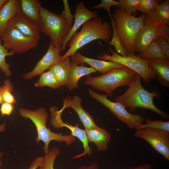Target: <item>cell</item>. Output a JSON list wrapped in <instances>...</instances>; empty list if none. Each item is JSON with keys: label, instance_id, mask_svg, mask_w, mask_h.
Returning a JSON list of instances; mask_svg holds the SVG:
<instances>
[{"label": "cell", "instance_id": "cell-39", "mask_svg": "<svg viewBox=\"0 0 169 169\" xmlns=\"http://www.w3.org/2000/svg\"><path fill=\"white\" fill-rule=\"evenodd\" d=\"M76 169H99V165L97 162L95 161L88 166H81Z\"/></svg>", "mask_w": 169, "mask_h": 169}, {"label": "cell", "instance_id": "cell-21", "mask_svg": "<svg viewBox=\"0 0 169 169\" xmlns=\"http://www.w3.org/2000/svg\"><path fill=\"white\" fill-rule=\"evenodd\" d=\"M70 71L69 76L66 86L69 91H72L78 86V81L80 78L85 75H89L90 74L97 72L92 67H88L77 65L73 62L70 64Z\"/></svg>", "mask_w": 169, "mask_h": 169}, {"label": "cell", "instance_id": "cell-12", "mask_svg": "<svg viewBox=\"0 0 169 169\" xmlns=\"http://www.w3.org/2000/svg\"><path fill=\"white\" fill-rule=\"evenodd\" d=\"M60 51L56 47L53 42L51 41L45 55L37 63L33 69L24 74L23 78L29 80L36 76L40 75L45 70L49 69L61 61L62 56L60 55Z\"/></svg>", "mask_w": 169, "mask_h": 169}, {"label": "cell", "instance_id": "cell-28", "mask_svg": "<svg viewBox=\"0 0 169 169\" xmlns=\"http://www.w3.org/2000/svg\"><path fill=\"white\" fill-rule=\"evenodd\" d=\"M146 123L141 124L136 128L138 130L146 128H151L164 130L169 132V121H164L161 120H152L148 119H145Z\"/></svg>", "mask_w": 169, "mask_h": 169}, {"label": "cell", "instance_id": "cell-7", "mask_svg": "<svg viewBox=\"0 0 169 169\" xmlns=\"http://www.w3.org/2000/svg\"><path fill=\"white\" fill-rule=\"evenodd\" d=\"M109 49L110 52L100 53L98 55V59L120 64L135 72L146 83L150 82L156 76L148 66L149 60L142 59L139 54L123 56L117 54L110 47Z\"/></svg>", "mask_w": 169, "mask_h": 169}, {"label": "cell", "instance_id": "cell-33", "mask_svg": "<svg viewBox=\"0 0 169 169\" xmlns=\"http://www.w3.org/2000/svg\"><path fill=\"white\" fill-rule=\"evenodd\" d=\"M3 83L5 85V88L3 95L4 102L14 104L17 102V101L12 93L13 88V86L8 79L5 80Z\"/></svg>", "mask_w": 169, "mask_h": 169}, {"label": "cell", "instance_id": "cell-1", "mask_svg": "<svg viewBox=\"0 0 169 169\" xmlns=\"http://www.w3.org/2000/svg\"><path fill=\"white\" fill-rule=\"evenodd\" d=\"M63 2L64 9L60 14L54 13L45 8L40 9V31L49 37L61 52L64 41L72 26L74 15L71 13L68 0Z\"/></svg>", "mask_w": 169, "mask_h": 169}, {"label": "cell", "instance_id": "cell-38", "mask_svg": "<svg viewBox=\"0 0 169 169\" xmlns=\"http://www.w3.org/2000/svg\"><path fill=\"white\" fill-rule=\"evenodd\" d=\"M44 161L43 156L37 157L32 162L28 169H37L38 168L42 167Z\"/></svg>", "mask_w": 169, "mask_h": 169}, {"label": "cell", "instance_id": "cell-25", "mask_svg": "<svg viewBox=\"0 0 169 169\" xmlns=\"http://www.w3.org/2000/svg\"><path fill=\"white\" fill-rule=\"evenodd\" d=\"M139 55L145 60L167 59L154 40L146 49L140 53Z\"/></svg>", "mask_w": 169, "mask_h": 169}, {"label": "cell", "instance_id": "cell-3", "mask_svg": "<svg viewBox=\"0 0 169 169\" xmlns=\"http://www.w3.org/2000/svg\"><path fill=\"white\" fill-rule=\"evenodd\" d=\"M102 21L101 17L98 16L85 23L81 30L71 38L68 45L69 49L61 61L74 55L78 50L94 40L101 39L105 43L108 42L112 32L111 27Z\"/></svg>", "mask_w": 169, "mask_h": 169}, {"label": "cell", "instance_id": "cell-9", "mask_svg": "<svg viewBox=\"0 0 169 169\" xmlns=\"http://www.w3.org/2000/svg\"><path fill=\"white\" fill-rule=\"evenodd\" d=\"M3 45L11 51L23 54L37 47L39 40L25 35L16 28L6 27L1 36Z\"/></svg>", "mask_w": 169, "mask_h": 169}, {"label": "cell", "instance_id": "cell-4", "mask_svg": "<svg viewBox=\"0 0 169 169\" xmlns=\"http://www.w3.org/2000/svg\"><path fill=\"white\" fill-rule=\"evenodd\" d=\"M19 113L22 117L29 119L34 124L37 132L36 141L37 143L41 141L44 142V145L43 149L45 154L49 151V144L52 141L59 142H64L66 146H69L76 140L75 137L71 134L62 135L53 132L48 128L46 124L48 113L43 107L33 110L21 108L19 109Z\"/></svg>", "mask_w": 169, "mask_h": 169}, {"label": "cell", "instance_id": "cell-43", "mask_svg": "<svg viewBox=\"0 0 169 169\" xmlns=\"http://www.w3.org/2000/svg\"><path fill=\"white\" fill-rule=\"evenodd\" d=\"M7 0H0V10Z\"/></svg>", "mask_w": 169, "mask_h": 169}, {"label": "cell", "instance_id": "cell-11", "mask_svg": "<svg viewBox=\"0 0 169 169\" xmlns=\"http://www.w3.org/2000/svg\"><path fill=\"white\" fill-rule=\"evenodd\" d=\"M50 110L51 112V125L54 128L58 129L63 127L68 128L70 130L71 134L75 137L78 138L83 144L84 150L83 152L74 156L73 159H76L86 155L91 156L93 153V151L91 147L89 146V142L84 130L80 128L77 123L75 125H73L68 123L64 122L61 117L62 112L58 110L57 107L53 106Z\"/></svg>", "mask_w": 169, "mask_h": 169}, {"label": "cell", "instance_id": "cell-29", "mask_svg": "<svg viewBox=\"0 0 169 169\" xmlns=\"http://www.w3.org/2000/svg\"><path fill=\"white\" fill-rule=\"evenodd\" d=\"M111 25L112 28V37L109 44L113 46L116 53L123 56H127L126 52L123 46L117 33L115 25V22L112 17L110 18Z\"/></svg>", "mask_w": 169, "mask_h": 169}, {"label": "cell", "instance_id": "cell-41", "mask_svg": "<svg viewBox=\"0 0 169 169\" xmlns=\"http://www.w3.org/2000/svg\"><path fill=\"white\" fill-rule=\"evenodd\" d=\"M5 88V85L4 84L2 86L0 87V104H2L4 102L3 95Z\"/></svg>", "mask_w": 169, "mask_h": 169}, {"label": "cell", "instance_id": "cell-13", "mask_svg": "<svg viewBox=\"0 0 169 169\" xmlns=\"http://www.w3.org/2000/svg\"><path fill=\"white\" fill-rule=\"evenodd\" d=\"M6 27L14 28L26 36L39 41L40 31L38 25L28 20L20 11L11 18Z\"/></svg>", "mask_w": 169, "mask_h": 169}, {"label": "cell", "instance_id": "cell-37", "mask_svg": "<svg viewBox=\"0 0 169 169\" xmlns=\"http://www.w3.org/2000/svg\"><path fill=\"white\" fill-rule=\"evenodd\" d=\"M14 109L13 104L4 102L1 104L0 109V114L2 117L5 115H9Z\"/></svg>", "mask_w": 169, "mask_h": 169}, {"label": "cell", "instance_id": "cell-46", "mask_svg": "<svg viewBox=\"0 0 169 169\" xmlns=\"http://www.w3.org/2000/svg\"><path fill=\"white\" fill-rule=\"evenodd\" d=\"M0 70H1V69H0Z\"/></svg>", "mask_w": 169, "mask_h": 169}, {"label": "cell", "instance_id": "cell-40", "mask_svg": "<svg viewBox=\"0 0 169 169\" xmlns=\"http://www.w3.org/2000/svg\"><path fill=\"white\" fill-rule=\"evenodd\" d=\"M152 166L151 164L147 163L134 167H131L126 169H152Z\"/></svg>", "mask_w": 169, "mask_h": 169}, {"label": "cell", "instance_id": "cell-31", "mask_svg": "<svg viewBox=\"0 0 169 169\" xmlns=\"http://www.w3.org/2000/svg\"><path fill=\"white\" fill-rule=\"evenodd\" d=\"M140 0H119V8L124 11L127 15H131L138 10Z\"/></svg>", "mask_w": 169, "mask_h": 169}, {"label": "cell", "instance_id": "cell-20", "mask_svg": "<svg viewBox=\"0 0 169 169\" xmlns=\"http://www.w3.org/2000/svg\"><path fill=\"white\" fill-rule=\"evenodd\" d=\"M21 11L20 0H7L0 10V38L9 20Z\"/></svg>", "mask_w": 169, "mask_h": 169}, {"label": "cell", "instance_id": "cell-16", "mask_svg": "<svg viewBox=\"0 0 169 169\" xmlns=\"http://www.w3.org/2000/svg\"><path fill=\"white\" fill-rule=\"evenodd\" d=\"M82 99L78 95L74 96L72 99L71 96L63 99V106L59 110L63 112L68 108H73L77 113L85 128H93L97 125L95 124L92 116L86 111L81 106Z\"/></svg>", "mask_w": 169, "mask_h": 169}, {"label": "cell", "instance_id": "cell-19", "mask_svg": "<svg viewBox=\"0 0 169 169\" xmlns=\"http://www.w3.org/2000/svg\"><path fill=\"white\" fill-rule=\"evenodd\" d=\"M160 23L169 25V1L159 4L155 10L146 15L144 24L156 27Z\"/></svg>", "mask_w": 169, "mask_h": 169}, {"label": "cell", "instance_id": "cell-17", "mask_svg": "<svg viewBox=\"0 0 169 169\" xmlns=\"http://www.w3.org/2000/svg\"><path fill=\"white\" fill-rule=\"evenodd\" d=\"M157 36L156 27L144 24L134 41L133 47L135 52L140 53L143 51L155 40Z\"/></svg>", "mask_w": 169, "mask_h": 169}, {"label": "cell", "instance_id": "cell-35", "mask_svg": "<svg viewBox=\"0 0 169 169\" xmlns=\"http://www.w3.org/2000/svg\"><path fill=\"white\" fill-rule=\"evenodd\" d=\"M154 41L166 58L169 59V43L160 36H157Z\"/></svg>", "mask_w": 169, "mask_h": 169}, {"label": "cell", "instance_id": "cell-2", "mask_svg": "<svg viewBox=\"0 0 169 169\" xmlns=\"http://www.w3.org/2000/svg\"><path fill=\"white\" fill-rule=\"evenodd\" d=\"M141 77L137 74L132 80L125 93L116 97L115 101L125 107H128L131 111L138 108L151 110L164 119H168L169 115L157 108L153 103V99L160 98L159 92L155 90L152 92L146 90L141 83Z\"/></svg>", "mask_w": 169, "mask_h": 169}, {"label": "cell", "instance_id": "cell-6", "mask_svg": "<svg viewBox=\"0 0 169 169\" xmlns=\"http://www.w3.org/2000/svg\"><path fill=\"white\" fill-rule=\"evenodd\" d=\"M137 73L126 67L110 70L101 75L96 77L88 75L84 83L95 89L105 92L107 95L113 96L112 93L118 87L129 86Z\"/></svg>", "mask_w": 169, "mask_h": 169}, {"label": "cell", "instance_id": "cell-15", "mask_svg": "<svg viewBox=\"0 0 169 169\" xmlns=\"http://www.w3.org/2000/svg\"><path fill=\"white\" fill-rule=\"evenodd\" d=\"M71 59L72 62L75 64L78 65H83L84 63H86L95 69L97 71L102 74L113 69L126 67L124 65L115 62L89 58L79 52H76L72 56Z\"/></svg>", "mask_w": 169, "mask_h": 169}, {"label": "cell", "instance_id": "cell-44", "mask_svg": "<svg viewBox=\"0 0 169 169\" xmlns=\"http://www.w3.org/2000/svg\"><path fill=\"white\" fill-rule=\"evenodd\" d=\"M3 154H4L3 152H0V169H1V167L2 165V162L1 161V158L3 156Z\"/></svg>", "mask_w": 169, "mask_h": 169}, {"label": "cell", "instance_id": "cell-18", "mask_svg": "<svg viewBox=\"0 0 169 169\" xmlns=\"http://www.w3.org/2000/svg\"><path fill=\"white\" fill-rule=\"evenodd\" d=\"M89 142L93 143L100 151L106 150L111 139V135L104 128L98 126L84 129Z\"/></svg>", "mask_w": 169, "mask_h": 169}, {"label": "cell", "instance_id": "cell-23", "mask_svg": "<svg viewBox=\"0 0 169 169\" xmlns=\"http://www.w3.org/2000/svg\"><path fill=\"white\" fill-rule=\"evenodd\" d=\"M21 11L31 22L38 25L41 4L38 0H20Z\"/></svg>", "mask_w": 169, "mask_h": 169}, {"label": "cell", "instance_id": "cell-8", "mask_svg": "<svg viewBox=\"0 0 169 169\" xmlns=\"http://www.w3.org/2000/svg\"><path fill=\"white\" fill-rule=\"evenodd\" d=\"M88 92L92 98L107 108L118 119L130 129H136L138 125L142 124L145 120L141 115L130 113L120 103L109 100L106 95L98 94L91 89H89Z\"/></svg>", "mask_w": 169, "mask_h": 169}, {"label": "cell", "instance_id": "cell-27", "mask_svg": "<svg viewBox=\"0 0 169 169\" xmlns=\"http://www.w3.org/2000/svg\"><path fill=\"white\" fill-rule=\"evenodd\" d=\"M9 50L3 45L0 38V69L7 77L11 75L12 72L10 69V65L6 62L5 58L7 56H12L15 53L12 51L8 52Z\"/></svg>", "mask_w": 169, "mask_h": 169}, {"label": "cell", "instance_id": "cell-24", "mask_svg": "<svg viewBox=\"0 0 169 169\" xmlns=\"http://www.w3.org/2000/svg\"><path fill=\"white\" fill-rule=\"evenodd\" d=\"M70 62L69 57H67L49 69L56 78L61 86H66L68 81L70 71Z\"/></svg>", "mask_w": 169, "mask_h": 169}, {"label": "cell", "instance_id": "cell-26", "mask_svg": "<svg viewBox=\"0 0 169 169\" xmlns=\"http://www.w3.org/2000/svg\"><path fill=\"white\" fill-rule=\"evenodd\" d=\"M40 75L39 79L35 84L36 87L47 86L54 89H57L60 87L58 80L50 70L43 72Z\"/></svg>", "mask_w": 169, "mask_h": 169}, {"label": "cell", "instance_id": "cell-10", "mask_svg": "<svg viewBox=\"0 0 169 169\" xmlns=\"http://www.w3.org/2000/svg\"><path fill=\"white\" fill-rule=\"evenodd\" d=\"M134 136L146 141L155 150L169 161V132L146 128L136 130Z\"/></svg>", "mask_w": 169, "mask_h": 169}, {"label": "cell", "instance_id": "cell-30", "mask_svg": "<svg viewBox=\"0 0 169 169\" xmlns=\"http://www.w3.org/2000/svg\"><path fill=\"white\" fill-rule=\"evenodd\" d=\"M60 153V149L54 147L49 150L48 152L45 154L42 167L43 169H54V164L55 159Z\"/></svg>", "mask_w": 169, "mask_h": 169}, {"label": "cell", "instance_id": "cell-22", "mask_svg": "<svg viewBox=\"0 0 169 169\" xmlns=\"http://www.w3.org/2000/svg\"><path fill=\"white\" fill-rule=\"evenodd\" d=\"M148 64L161 84L169 87V59H150L149 60Z\"/></svg>", "mask_w": 169, "mask_h": 169}, {"label": "cell", "instance_id": "cell-14", "mask_svg": "<svg viewBox=\"0 0 169 169\" xmlns=\"http://www.w3.org/2000/svg\"><path fill=\"white\" fill-rule=\"evenodd\" d=\"M98 16V13L97 11L89 10L83 2H79L75 7V13L74 15V23L64 41L61 52L65 50L71 38L82 25L88 20Z\"/></svg>", "mask_w": 169, "mask_h": 169}, {"label": "cell", "instance_id": "cell-32", "mask_svg": "<svg viewBox=\"0 0 169 169\" xmlns=\"http://www.w3.org/2000/svg\"><path fill=\"white\" fill-rule=\"evenodd\" d=\"M158 4L156 0H140L138 10L147 15L153 12Z\"/></svg>", "mask_w": 169, "mask_h": 169}, {"label": "cell", "instance_id": "cell-36", "mask_svg": "<svg viewBox=\"0 0 169 169\" xmlns=\"http://www.w3.org/2000/svg\"><path fill=\"white\" fill-rule=\"evenodd\" d=\"M157 36L161 37L169 43V25L164 23H160L156 26Z\"/></svg>", "mask_w": 169, "mask_h": 169}, {"label": "cell", "instance_id": "cell-5", "mask_svg": "<svg viewBox=\"0 0 169 169\" xmlns=\"http://www.w3.org/2000/svg\"><path fill=\"white\" fill-rule=\"evenodd\" d=\"M136 13L128 15L124 10L118 8L112 14L117 33L127 56L135 54L133 47L134 41L144 25L146 16V14H143L137 17Z\"/></svg>", "mask_w": 169, "mask_h": 169}, {"label": "cell", "instance_id": "cell-45", "mask_svg": "<svg viewBox=\"0 0 169 169\" xmlns=\"http://www.w3.org/2000/svg\"><path fill=\"white\" fill-rule=\"evenodd\" d=\"M38 169H43V167H42V166L39 167V168Z\"/></svg>", "mask_w": 169, "mask_h": 169}, {"label": "cell", "instance_id": "cell-34", "mask_svg": "<svg viewBox=\"0 0 169 169\" xmlns=\"http://www.w3.org/2000/svg\"><path fill=\"white\" fill-rule=\"evenodd\" d=\"M113 6H115L119 8L120 6L119 2L114 0H101L100 4L93 6L92 8L94 9L101 8H104L108 11L109 16L111 18L112 16L110 13V8Z\"/></svg>", "mask_w": 169, "mask_h": 169}, {"label": "cell", "instance_id": "cell-42", "mask_svg": "<svg viewBox=\"0 0 169 169\" xmlns=\"http://www.w3.org/2000/svg\"><path fill=\"white\" fill-rule=\"evenodd\" d=\"M5 125V123L0 125V132H3L5 131L6 129Z\"/></svg>", "mask_w": 169, "mask_h": 169}]
</instances>
